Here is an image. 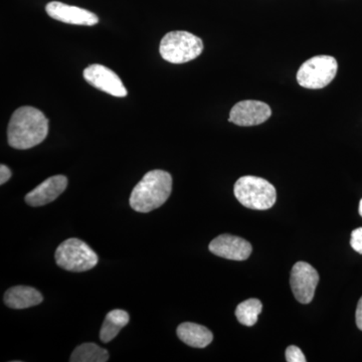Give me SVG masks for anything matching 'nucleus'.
<instances>
[{"mask_svg": "<svg viewBox=\"0 0 362 362\" xmlns=\"http://www.w3.org/2000/svg\"><path fill=\"white\" fill-rule=\"evenodd\" d=\"M49 133V120L39 109L23 106L16 109L7 128L8 144L25 150L40 144Z\"/></svg>", "mask_w": 362, "mask_h": 362, "instance_id": "f257e3e1", "label": "nucleus"}, {"mask_svg": "<svg viewBox=\"0 0 362 362\" xmlns=\"http://www.w3.org/2000/svg\"><path fill=\"white\" fill-rule=\"evenodd\" d=\"M173 190V177L164 170H152L143 176L133 188L130 206L138 213L146 214L163 206Z\"/></svg>", "mask_w": 362, "mask_h": 362, "instance_id": "f03ea898", "label": "nucleus"}, {"mask_svg": "<svg viewBox=\"0 0 362 362\" xmlns=\"http://www.w3.org/2000/svg\"><path fill=\"white\" fill-rule=\"evenodd\" d=\"M235 199L247 209L266 211L275 204L277 192L264 178L247 175L239 178L233 187Z\"/></svg>", "mask_w": 362, "mask_h": 362, "instance_id": "7ed1b4c3", "label": "nucleus"}, {"mask_svg": "<svg viewBox=\"0 0 362 362\" xmlns=\"http://www.w3.org/2000/svg\"><path fill=\"white\" fill-rule=\"evenodd\" d=\"M204 42L187 32H170L164 35L159 45L162 59L171 64H185L201 56Z\"/></svg>", "mask_w": 362, "mask_h": 362, "instance_id": "20e7f679", "label": "nucleus"}, {"mask_svg": "<svg viewBox=\"0 0 362 362\" xmlns=\"http://www.w3.org/2000/svg\"><path fill=\"white\" fill-rule=\"evenodd\" d=\"M54 259L62 269L76 273L90 270L99 261L96 252L85 242L76 238L62 243L57 249Z\"/></svg>", "mask_w": 362, "mask_h": 362, "instance_id": "39448f33", "label": "nucleus"}, {"mask_svg": "<svg viewBox=\"0 0 362 362\" xmlns=\"http://www.w3.org/2000/svg\"><path fill=\"white\" fill-rule=\"evenodd\" d=\"M337 61L333 57H313L300 66L297 71V82L305 89H323L337 77Z\"/></svg>", "mask_w": 362, "mask_h": 362, "instance_id": "423d86ee", "label": "nucleus"}, {"mask_svg": "<svg viewBox=\"0 0 362 362\" xmlns=\"http://www.w3.org/2000/svg\"><path fill=\"white\" fill-rule=\"evenodd\" d=\"M319 283V274L315 269L306 263L298 262L293 266L290 285L297 301L302 304H309L313 300L317 285Z\"/></svg>", "mask_w": 362, "mask_h": 362, "instance_id": "0eeeda50", "label": "nucleus"}, {"mask_svg": "<svg viewBox=\"0 0 362 362\" xmlns=\"http://www.w3.org/2000/svg\"><path fill=\"white\" fill-rule=\"evenodd\" d=\"M84 78L96 89L107 93L111 96L123 98L127 96V90L115 71L103 65H90L85 69Z\"/></svg>", "mask_w": 362, "mask_h": 362, "instance_id": "6e6552de", "label": "nucleus"}, {"mask_svg": "<svg viewBox=\"0 0 362 362\" xmlns=\"http://www.w3.org/2000/svg\"><path fill=\"white\" fill-rule=\"evenodd\" d=\"M271 115L272 110L268 104L256 100H245L233 107L228 121L247 127L266 122Z\"/></svg>", "mask_w": 362, "mask_h": 362, "instance_id": "1a4fd4ad", "label": "nucleus"}, {"mask_svg": "<svg viewBox=\"0 0 362 362\" xmlns=\"http://www.w3.org/2000/svg\"><path fill=\"white\" fill-rule=\"evenodd\" d=\"M209 249L216 256L232 261H245L252 251V245L247 240L228 233L211 240Z\"/></svg>", "mask_w": 362, "mask_h": 362, "instance_id": "9d476101", "label": "nucleus"}, {"mask_svg": "<svg viewBox=\"0 0 362 362\" xmlns=\"http://www.w3.org/2000/svg\"><path fill=\"white\" fill-rule=\"evenodd\" d=\"M45 11L52 20L69 25L92 26L99 23L96 14L81 7L69 6L59 1L49 2Z\"/></svg>", "mask_w": 362, "mask_h": 362, "instance_id": "9b49d317", "label": "nucleus"}, {"mask_svg": "<svg viewBox=\"0 0 362 362\" xmlns=\"http://www.w3.org/2000/svg\"><path fill=\"white\" fill-rule=\"evenodd\" d=\"M68 187V178L65 175H54L40 183L32 192L25 195L26 204L30 206H42L57 199Z\"/></svg>", "mask_w": 362, "mask_h": 362, "instance_id": "f8f14e48", "label": "nucleus"}, {"mask_svg": "<svg viewBox=\"0 0 362 362\" xmlns=\"http://www.w3.org/2000/svg\"><path fill=\"white\" fill-rule=\"evenodd\" d=\"M44 297L40 291L28 286H16L4 294V303L9 308L26 309L42 303Z\"/></svg>", "mask_w": 362, "mask_h": 362, "instance_id": "ddd939ff", "label": "nucleus"}, {"mask_svg": "<svg viewBox=\"0 0 362 362\" xmlns=\"http://www.w3.org/2000/svg\"><path fill=\"white\" fill-rule=\"evenodd\" d=\"M181 341L195 349H204L213 342L211 331L199 324L185 322L180 324L176 330Z\"/></svg>", "mask_w": 362, "mask_h": 362, "instance_id": "4468645a", "label": "nucleus"}, {"mask_svg": "<svg viewBox=\"0 0 362 362\" xmlns=\"http://www.w3.org/2000/svg\"><path fill=\"white\" fill-rule=\"evenodd\" d=\"M129 314L126 311L115 309L109 312L100 331L101 341L104 343L112 341L119 334L120 330L129 323Z\"/></svg>", "mask_w": 362, "mask_h": 362, "instance_id": "2eb2a0df", "label": "nucleus"}, {"mask_svg": "<svg viewBox=\"0 0 362 362\" xmlns=\"http://www.w3.org/2000/svg\"><path fill=\"white\" fill-rule=\"evenodd\" d=\"M109 361V354L95 343L81 344L71 354V362H106Z\"/></svg>", "mask_w": 362, "mask_h": 362, "instance_id": "dca6fc26", "label": "nucleus"}, {"mask_svg": "<svg viewBox=\"0 0 362 362\" xmlns=\"http://www.w3.org/2000/svg\"><path fill=\"white\" fill-rule=\"evenodd\" d=\"M263 310V304L259 299H247L242 302L235 309L238 321L245 326H254L258 321V317Z\"/></svg>", "mask_w": 362, "mask_h": 362, "instance_id": "f3484780", "label": "nucleus"}, {"mask_svg": "<svg viewBox=\"0 0 362 362\" xmlns=\"http://www.w3.org/2000/svg\"><path fill=\"white\" fill-rule=\"evenodd\" d=\"M286 361L288 362H306V358L302 350L295 345H290L286 349Z\"/></svg>", "mask_w": 362, "mask_h": 362, "instance_id": "a211bd4d", "label": "nucleus"}, {"mask_svg": "<svg viewBox=\"0 0 362 362\" xmlns=\"http://www.w3.org/2000/svg\"><path fill=\"white\" fill-rule=\"evenodd\" d=\"M350 245L354 251L362 254V228H356L351 233V239H350Z\"/></svg>", "mask_w": 362, "mask_h": 362, "instance_id": "6ab92c4d", "label": "nucleus"}, {"mask_svg": "<svg viewBox=\"0 0 362 362\" xmlns=\"http://www.w3.org/2000/svg\"><path fill=\"white\" fill-rule=\"evenodd\" d=\"M11 175H13V173H11V169L4 165V164H1L0 165V185H4V183H6L9 178L11 177Z\"/></svg>", "mask_w": 362, "mask_h": 362, "instance_id": "aec40b11", "label": "nucleus"}, {"mask_svg": "<svg viewBox=\"0 0 362 362\" xmlns=\"http://www.w3.org/2000/svg\"><path fill=\"white\" fill-rule=\"evenodd\" d=\"M356 325L362 331V297L359 299L356 308Z\"/></svg>", "mask_w": 362, "mask_h": 362, "instance_id": "412c9836", "label": "nucleus"}, {"mask_svg": "<svg viewBox=\"0 0 362 362\" xmlns=\"http://www.w3.org/2000/svg\"><path fill=\"white\" fill-rule=\"evenodd\" d=\"M359 214L362 216V199L361 202H359Z\"/></svg>", "mask_w": 362, "mask_h": 362, "instance_id": "4be33fe9", "label": "nucleus"}]
</instances>
